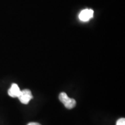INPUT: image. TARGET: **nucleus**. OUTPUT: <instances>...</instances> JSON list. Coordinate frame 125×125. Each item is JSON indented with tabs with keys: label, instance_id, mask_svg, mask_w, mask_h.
I'll use <instances>...</instances> for the list:
<instances>
[{
	"label": "nucleus",
	"instance_id": "nucleus-1",
	"mask_svg": "<svg viewBox=\"0 0 125 125\" xmlns=\"http://www.w3.org/2000/svg\"><path fill=\"white\" fill-rule=\"evenodd\" d=\"M59 98L60 101L64 105L65 108L67 109H73L75 107L76 102L74 98H71L67 96L65 92H62L59 94Z\"/></svg>",
	"mask_w": 125,
	"mask_h": 125
},
{
	"label": "nucleus",
	"instance_id": "nucleus-2",
	"mask_svg": "<svg viewBox=\"0 0 125 125\" xmlns=\"http://www.w3.org/2000/svg\"><path fill=\"white\" fill-rule=\"evenodd\" d=\"M18 98L22 104H29L31 100L33 98V96H32L31 90L26 89L21 90Z\"/></svg>",
	"mask_w": 125,
	"mask_h": 125
},
{
	"label": "nucleus",
	"instance_id": "nucleus-3",
	"mask_svg": "<svg viewBox=\"0 0 125 125\" xmlns=\"http://www.w3.org/2000/svg\"><path fill=\"white\" fill-rule=\"evenodd\" d=\"M93 14L94 12L92 9H84L79 13V19L82 21H87L93 18Z\"/></svg>",
	"mask_w": 125,
	"mask_h": 125
},
{
	"label": "nucleus",
	"instance_id": "nucleus-4",
	"mask_svg": "<svg viewBox=\"0 0 125 125\" xmlns=\"http://www.w3.org/2000/svg\"><path fill=\"white\" fill-rule=\"evenodd\" d=\"M20 92H21V90H20L19 86L16 83H13L11 85V87L9 88L8 93L9 96L11 97L15 98L18 97Z\"/></svg>",
	"mask_w": 125,
	"mask_h": 125
},
{
	"label": "nucleus",
	"instance_id": "nucleus-5",
	"mask_svg": "<svg viewBox=\"0 0 125 125\" xmlns=\"http://www.w3.org/2000/svg\"><path fill=\"white\" fill-rule=\"evenodd\" d=\"M116 125H125V119L123 118L118 119L116 122Z\"/></svg>",
	"mask_w": 125,
	"mask_h": 125
},
{
	"label": "nucleus",
	"instance_id": "nucleus-6",
	"mask_svg": "<svg viewBox=\"0 0 125 125\" xmlns=\"http://www.w3.org/2000/svg\"><path fill=\"white\" fill-rule=\"evenodd\" d=\"M27 125H41L37 122H30L28 123Z\"/></svg>",
	"mask_w": 125,
	"mask_h": 125
}]
</instances>
